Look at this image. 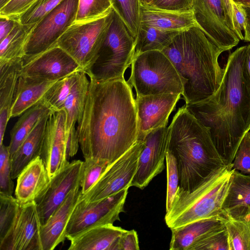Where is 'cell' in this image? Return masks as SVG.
<instances>
[{
  "label": "cell",
  "mask_w": 250,
  "mask_h": 250,
  "mask_svg": "<svg viewBox=\"0 0 250 250\" xmlns=\"http://www.w3.org/2000/svg\"><path fill=\"white\" fill-rule=\"evenodd\" d=\"M248 45L229 56L218 89L202 101L185 104L187 109L209 129L218 151L231 164L245 135L250 131V85L243 74Z\"/></svg>",
  "instance_id": "7a4b0ae2"
},
{
  "label": "cell",
  "mask_w": 250,
  "mask_h": 250,
  "mask_svg": "<svg viewBox=\"0 0 250 250\" xmlns=\"http://www.w3.org/2000/svg\"><path fill=\"white\" fill-rule=\"evenodd\" d=\"M78 124L84 159L112 164L128 151L138 140V124L132 88L125 78L102 82L90 79Z\"/></svg>",
  "instance_id": "6da1fadb"
},
{
  "label": "cell",
  "mask_w": 250,
  "mask_h": 250,
  "mask_svg": "<svg viewBox=\"0 0 250 250\" xmlns=\"http://www.w3.org/2000/svg\"><path fill=\"white\" fill-rule=\"evenodd\" d=\"M41 226L35 202L21 204L11 228L0 240V250H42Z\"/></svg>",
  "instance_id": "5bb4252c"
},
{
  "label": "cell",
  "mask_w": 250,
  "mask_h": 250,
  "mask_svg": "<svg viewBox=\"0 0 250 250\" xmlns=\"http://www.w3.org/2000/svg\"><path fill=\"white\" fill-rule=\"evenodd\" d=\"M10 0H0V8L2 7Z\"/></svg>",
  "instance_id": "db71d44e"
},
{
  "label": "cell",
  "mask_w": 250,
  "mask_h": 250,
  "mask_svg": "<svg viewBox=\"0 0 250 250\" xmlns=\"http://www.w3.org/2000/svg\"><path fill=\"white\" fill-rule=\"evenodd\" d=\"M113 9L136 39L140 25L139 0H109Z\"/></svg>",
  "instance_id": "836d02e7"
},
{
  "label": "cell",
  "mask_w": 250,
  "mask_h": 250,
  "mask_svg": "<svg viewBox=\"0 0 250 250\" xmlns=\"http://www.w3.org/2000/svg\"><path fill=\"white\" fill-rule=\"evenodd\" d=\"M232 1L239 3L242 6L250 7V0H232Z\"/></svg>",
  "instance_id": "816d5d0a"
},
{
  "label": "cell",
  "mask_w": 250,
  "mask_h": 250,
  "mask_svg": "<svg viewBox=\"0 0 250 250\" xmlns=\"http://www.w3.org/2000/svg\"><path fill=\"white\" fill-rule=\"evenodd\" d=\"M162 51L179 75L186 104L208 98L220 86L225 69L218 58L225 51L198 26L179 32Z\"/></svg>",
  "instance_id": "3957f363"
},
{
  "label": "cell",
  "mask_w": 250,
  "mask_h": 250,
  "mask_svg": "<svg viewBox=\"0 0 250 250\" xmlns=\"http://www.w3.org/2000/svg\"><path fill=\"white\" fill-rule=\"evenodd\" d=\"M181 95L167 93L136 97L138 140H143L152 130L167 126L168 118Z\"/></svg>",
  "instance_id": "ac0fdd59"
},
{
  "label": "cell",
  "mask_w": 250,
  "mask_h": 250,
  "mask_svg": "<svg viewBox=\"0 0 250 250\" xmlns=\"http://www.w3.org/2000/svg\"><path fill=\"white\" fill-rule=\"evenodd\" d=\"M168 151L175 157L179 187L190 191L217 169L227 165L209 129L186 108H179L168 127Z\"/></svg>",
  "instance_id": "277c9868"
},
{
  "label": "cell",
  "mask_w": 250,
  "mask_h": 250,
  "mask_svg": "<svg viewBox=\"0 0 250 250\" xmlns=\"http://www.w3.org/2000/svg\"><path fill=\"white\" fill-rule=\"evenodd\" d=\"M81 70H83L78 62L63 49L56 45L36 56L24 57L19 75L58 81Z\"/></svg>",
  "instance_id": "4fadbf2b"
},
{
  "label": "cell",
  "mask_w": 250,
  "mask_h": 250,
  "mask_svg": "<svg viewBox=\"0 0 250 250\" xmlns=\"http://www.w3.org/2000/svg\"><path fill=\"white\" fill-rule=\"evenodd\" d=\"M83 162L80 187L81 194L86 193L111 164L101 159L89 158Z\"/></svg>",
  "instance_id": "d590c367"
},
{
  "label": "cell",
  "mask_w": 250,
  "mask_h": 250,
  "mask_svg": "<svg viewBox=\"0 0 250 250\" xmlns=\"http://www.w3.org/2000/svg\"><path fill=\"white\" fill-rule=\"evenodd\" d=\"M34 25H23L18 21L12 31L0 41V66L24 58L25 45Z\"/></svg>",
  "instance_id": "f546056e"
},
{
  "label": "cell",
  "mask_w": 250,
  "mask_h": 250,
  "mask_svg": "<svg viewBox=\"0 0 250 250\" xmlns=\"http://www.w3.org/2000/svg\"><path fill=\"white\" fill-rule=\"evenodd\" d=\"M21 204L12 195L0 193V240L11 228Z\"/></svg>",
  "instance_id": "74e56055"
},
{
  "label": "cell",
  "mask_w": 250,
  "mask_h": 250,
  "mask_svg": "<svg viewBox=\"0 0 250 250\" xmlns=\"http://www.w3.org/2000/svg\"><path fill=\"white\" fill-rule=\"evenodd\" d=\"M112 8L109 0H79L74 23L86 22L104 18Z\"/></svg>",
  "instance_id": "e575fe53"
},
{
  "label": "cell",
  "mask_w": 250,
  "mask_h": 250,
  "mask_svg": "<svg viewBox=\"0 0 250 250\" xmlns=\"http://www.w3.org/2000/svg\"><path fill=\"white\" fill-rule=\"evenodd\" d=\"M222 1L225 8L229 27L240 40H243L244 39L240 36L235 22L232 7V0H222Z\"/></svg>",
  "instance_id": "7dc6e473"
},
{
  "label": "cell",
  "mask_w": 250,
  "mask_h": 250,
  "mask_svg": "<svg viewBox=\"0 0 250 250\" xmlns=\"http://www.w3.org/2000/svg\"><path fill=\"white\" fill-rule=\"evenodd\" d=\"M126 230L109 224L93 227L67 238L68 250H119V241Z\"/></svg>",
  "instance_id": "603a6c76"
},
{
  "label": "cell",
  "mask_w": 250,
  "mask_h": 250,
  "mask_svg": "<svg viewBox=\"0 0 250 250\" xmlns=\"http://www.w3.org/2000/svg\"><path fill=\"white\" fill-rule=\"evenodd\" d=\"M153 0H139L140 5L144 6H149Z\"/></svg>",
  "instance_id": "f5cc1de1"
},
{
  "label": "cell",
  "mask_w": 250,
  "mask_h": 250,
  "mask_svg": "<svg viewBox=\"0 0 250 250\" xmlns=\"http://www.w3.org/2000/svg\"><path fill=\"white\" fill-rule=\"evenodd\" d=\"M79 0H63L32 28L25 47V56L39 55L56 45L74 23Z\"/></svg>",
  "instance_id": "30bf717a"
},
{
  "label": "cell",
  "mask_w": 250,
  "mask_h": 250,
  "mask_svg": "<svg viewBox=\"0 0 250 250\" xmlns=\"http://www.w3.org/2000/svg\"><path fill=\"white\" fill-rule=\"evenodd\" d=\"M63 0H36L17 19L23 25H35Z\"/></svg>",
  "instance_id": "8d00e7d4"
},
{
  "label": "cell",
  "mask_w": 250,
  "mask_h": 250,
  "mask_svg": "<svg viewBox=\"0 0 250 250\" xmlns=\"http://www.w3.org/2000/svg\"><path fill=\"white\" fill-rule=\"evenodd\" d=\"M14 186L8 146L2 145L0 146V193L12 195Z\"/></svg>",
  "instance_id": "ab89813d"
},
{
  "label": "cell",
  "mask_w": 250,
  "mask_h": 250,
  "mask_svg": "<svg viewBox=\"0 0 250 250\" xmlns=\"http://www.w3.org/2000/svg\"><path fill=\"white\" fill-rule=\"evenodd\" d=\"M247 45L248 48L243 66V74L250 85V44Z\"/></svg>",
  "instance_id": "681fc988"
},
{
  "label": "cell",
  "mask_w": 250,
  "mask_h": 250,
  "mask_svg": "<svg viewBox=\"0 0 250 250\" xmlns=\"http://www.w3.org/2000/svg\"><path fill=\"white\" fill-rule=\"evenodd\" d=\"M51 111L49 106L42 101L21 115L10 132V141L8 146L10 156L18 150L39 121Z\"/></svg>",
  "instance_id": "f1b7e54d"
},
{
  "label": "cell",
  "mask_w": 250,
  "mask_h": 250,
  "mask_svg": "<svg viewBox=\"0 0 250 250\" xmlns=\"http://www.w3.org/2000/svg\"><path fill=\"white\" fill-rule=\"evenodd\" d=\"M194 0H153L149 6L161 10L188 12L192 11Z\"/></svg>",
  "instance_id": "ee69618b"
},
{
  "label": "cell",
  "mask_w": 250,
  "mask_h": 250,
  "mask_svg": "<svg viewBox=\"0 0 250 250\" xmlns=\"http://www.w3.org/2000/svg\"><path fill=\"white\" fill-rule=\"evenodd\" d=\"M87 76L84 71L79 72L62 107L65 112L66 154L68 160L76 155L80 146L76 125L81 120L84 108L90 82Z\"/></svg>",
  "instance_id": "d6986e66"
},
{
  "label": "cell",
  "mask_w": 250,
  "mask_h": 250,
  "mask_svg": "<svg viewBox=\"0 0 250 250\" xmlns=\"http://www.w3.org/2000/svg\"><path fill=\"white\" fill-rule=\"evenodd\" d=\"M50 113L43 116L11 157V176L18 177L24 167L42 154L46 125Z\"/></svg>",
  "instance_id": "484cf974"
},
{
  "label": "cell",
  "mask_w": 250,
  "mask_h": 250,
  "mask_svg": "<svg viewBox=\"0 0 250 250\" xmlns=\"http://www.w3.org/2000/svg\"><path fill=\"white\" fill-rule=\"evenodd\" d=\"M125 188L106 198L93 202L80 199L70 216L65 230L67 239L93 227L120 220L128 193Z\"/></svg>",
  "instance_id": "9c48e42d"
},
{
  "label": "cell",
  "mask_w": 250,
  "mask_h": 250,
  "mask_svg": "<svg viewBox=\"0 0 250 250\" xmlns=\"http://www.w3.org/2000/svg\"><path fill=\"white\" fill-rule=\"evenodd\" d=\"M21 60L0 66V146L3 140L20 76Z\"/></svg>",
  "instance_id": "83f0119b"
},
{
  "label": "cell",
  "mask_w": 250,
  "mask_h": 250,
  "mask_svg": "<svg viewBox=\"0 0 250 250\" xmlns=\"http://www.w3.org/2000/svg\"><path fill=\"white\" fill-rule=\"evenodd\" d=\"M232 168L243 174L250 175V131L246 133L239 145Z\"/></svg>",
  "instance_id": "60d3db41"
},
{
  "label": "cell",
  "mask_w": 250,
  "mask_h": 250,
  "mask_svg": "<svg viewBox=\"0 0 250 250\" xmlns=\"http://www.w3.org/2000/svg\"><path fill=\"white\" fill-rule=\"evenodd\" d=\"M139 239L134 229L126 230L122 235L119 241V250H139Z\"/></svg>",
  "instance_id": "f6af8a7d"
},
{
  "label": "cell",
  "mask_w": 250,
  "mask_h": 250,
  "mask_svg": "<svg viewBox=\"0 0 250 250\" xmlns=\"http://www.w3.org/2000/svg\"><path fill=\"white\" fill-rule=\"evenodd\" d=\"M81 195L80 185L74 188L62 204L41 228L42 250H53L65 239V230L73 210Z\"/></svg>",
  "instance_id": "ffe728a7"
},
{
  "label": "cell",
  "mask_w": 250,
  "mask_h": 250,
  "mask_svg": "<svg viewBox=\"0 0 250 250\" xmlns=\"http://www.w3.org/2000/svg\"><path fill=\"white\" fill-rule=\"evenodd\" d=\"M250 213V175L234 170L223 205V216L237 218Z\"/></svg>",
  "instance_id": "4316f807"
},
{
  "label": "cell",
  "mask_w": 250,
  "mask_h": 250,
  "mask_svg": "<svg viewBox=\"0 0 250 250\" xmlns=\"http://www.w3.org/2000/svg\"></svg>",
  "instance_id": "11a10c76"
},
{
  "label": "cell",
  "mask_w": 250,
  "mask_h": 250,
  "mask_svg": "<svg viewBox=\"0 0 250 250\" xmlns=\"http://www.w3.org/2000/svg\"><path fill=\"white\" fill-rule=\"evenodd\" d=\"M83 161L69 162L53 176L45 190L35 200L42 225L48 221L70 193L80 185Z\"/></svg>",
  "instance_id": "9a60e30c"
},
{
  "label": "cell",
  "mask_w": 250,
  "mask_h": 250,
  "mask_svg": "<svg viewBox=\"0 0 250 250\" xmlns=\"http://www.w3.org/2000/svg\"><path fill=\"white\" fill-rule=\"evenodd\" d=\"M225 229L223 216L194 221L171 229L170 250H191L197 243L209 235Z\"/></svg>",
  "instance_id": "44dd1931"
},
{
  "label": "cell",
  "mask_w": 250,
  "mask_h": 250,
  "mask_svg": "<svg viewBox=\"0 0 250 250\" xmlns=\"http://www.w3.org/2000/svg\"><path fill=\"white\" fill-rule=\"evenodd\" d=\"M139 156L136 172L131 183L141 189L165 168L168 151V127L158 128L147 133Z\"/></svg>",
  "instance_id": "2e32d148"
},
{
  "label": "cell",
  "mask_w": 250,
  "mask_h": 250,
  "mask_svg": "<svg viewBox=\"0 0 250 250\" xmlns=\"http://www.w3.org/2000/svg\"><path fill=\"white\" fill-rule=\"evenodd\" d=\"M79 71L74 72L58 80L46 93L43 102L49 106L51 111L62 109L64 103L77 80Z\"/></svg>",
  "instance_id": "d6a6232c"
},
{
  "label": "cell",
  "mask_w": 250,
  "mask_h": 250,
  "mask_svg": "<svg viewBox=\"0 0 250 250\" xmlns=\"http://www.w3.org/2000/svg\"><path fill=\"white\" fill-rule=\"evenodd\" d=\"M246 14V26L244 30V40L250 42V7L243 6Z\"/></svg>",
  "instance_id": "f907efd6"
},
{
  "label": "cell",
  "mask_w": 250,
  "mask_h": 250,
  "mask_svg": "<svg viewBox=\"0 0 250 250\" xmlns=\"http://www.w3.org/2000/svg\"><path fill=\"white\" fill-rule=\"evenodd\" d=\"M232 163L212 172L193 190L178 188L165 221L171 229L200 220L222 216L223 205L232 179Z\"/></svg>",
  "instance_id": "5b68a950"
},
{
  "label": "cell",
  "mask_w": 250,
  "mask_h": 250,
  "mask_svg": "<svg viewBox=\"0 0 250 250\" xmlns=\"http://www.w3.org/2000/svg\"><path fill=\"white\" fill-rule=\"evenodd\" d=\"M18 21V19L15 18L0 17V42L12 31Z\"/></svg>",
  "instance_id": "c3c4849f"
},
{
  "label": "cell",
  "mask_w": 250,
  "mask_h": 250,
  "mask_svg": "<svg viewBox=\"0 0 250 250\" xmlns=\"http://www.w3.org/2000/svg\"><path fill=\"white\" fill-rule=\"evenodd\" d=\"M140 18V22L167 31L180 32L198 26L192 11L176 12L141 5Z\"/></svg>",
  "instance_id": "d4e9b609"
},
{
  "label": "cell",
  "mask_w": 250,
  "mask_h": 250,
  "mask_svg": "<svg viewBox=\"0 0 250 250\" xmlns=\"http://www.w3.org/2000/svg\"><path fill=\"white\" fill-rule=\"evenodd\" d=\"M50 180L42 159L41 156L37 157L18 176L16 198L21 205L35 201L47 188Z\"/></svg>",
  "instance_id": "7402d4cb"
},
{
  "label": "cell",
  "mask_w": 250,
  "mask_h": 250,
  "mask_svg": "<svg viewBox=\"0 0 250 250\" xmlns=\"http://www.w3.org/2000/svg\"><path fill=\"white\" fill-rule=\"evenodd\" d=\"M192 12L198 27L225 51L238 44L240 40L228 25L222 0H194Z\"/></svg>",
  "instance_id": "7c38bea8"
},
{
  "label": "cell",
  "mask_w": 250,
  "mask_h": 250,
  "mask_svg": "<svg viewBox=\"0 0 250 250\" xmlns=\"http://www.w3.org/2000/svg\"><path fill=\"white\" fill-rule=\"evenodd\" d=\"M135 42L129 30L112 8L96 59L85 73L90 79L100 82L124 77L134 57Z\"/></svg>",
  "instance_id": "8992f818"
},
{
  "label": "cell",
  "mask_w": 250,
  "mask_h": 250,
  "mask_svg": "<svg viewBox=\"0 0 250 250\" xmlns=\"http://www.w3.org/2000/svg\"><path fill=\"white\" fill-rule=\"evenodd\" d=\"M128 83L136 96L161 94H182L183 84L178 73L162 51L152 50L134 56Z\"/></svg>",
  "instance_id": "52a82bcc"
},
{
  "label": "cell",
  "mask_w": 250,
  "mask_h": 250,
  "mask_svg": "<svg viewBox=\"0 0 250 250\" xmlns=\"http://www.w3.org/2000/svg\"><path fill=\"white\" fill-rule=\"evenodd\" d=\"M167 188L166 211L170 209L179 186V176L177 162L174 155L167 151L166 157Z\"/></svg>",
  "instance_id": "f35d334b"
},
{
  "label": "cell",
  "mask_w": 250,
  "mask_h": 250,
  "mask_svg": "<svg viewBox=\"0 0 250 250\" xmlns=\"http://www.w3.org/2000/svg\"><path fill=\"white\" fill-rule=\"evenodd\" d=\"M144 145L143 140H138L109 166L92 188L86 193L81 194L80 198L86 202L97 201L130 187Z\"/></svg>",
  "instance_id": "8fae6325"
},
{
  "label": "cell",
  "mask_w": 250,
  "mask_h": 250,
  "mask_svg": "<svg viewBox=\"0 0 250 250\" xmlns=\"http://www.w3.org/2000/svg\"><path fill=\"white\" fill-rule=\"evenodd\" d=\"M223 217L229 250H250V213L237 218Z\"/></svg>",
  "instance_id": "1f68e13d"
},
{
  "label": "cell",
  "mask_w": 250,
  "mask_h": 250,
  "mask_svg": "<svg viewBox=\"0 0 250 250\" xmlns=\"http://www.w3.org/2000/svg\"><path fill=\"white\" fill-rule=\"evenodd\" d=\"M191 250H229L226 228L209 235L195 245Z\"/></svg>",
  "instance_id": "b9f144b4"
},
{
  "label": "cell",
  "mask_w": 250,
  "mask_h": 250,
  "mask_svg": "<svg viewBox=\"0 0 250 250\" xmlns=\"http://www.w3.org/2000/svg\"><path fill=\"white\" fill-rule=\"evenodd\" d=\"M179 32L162 30L148 24L140 22L135 39L134 56L149 51H162Z\"/></svg>",
  "instance_id": "4dcf8cb0"
},
{
  "label": "cell",
  "mask_w": 250,
  "mask_h": 250,
  "mask_svg": "<svg viewBox=\"0 0 250 250\" xmlns=\"http://www.w3.org/2000/svg\"><path fill=\"white\" fill-rule=\"evenodd\" d=\"M65 112L51 111L44 137L41 157L51 179L69 164L66 154Z\"/></svg>",
  "instance_id": "e0dca14e"
},
{
  "label": "cell",
  "mask_w": 250,
  "mask_h": 250,
  "mask_svg": "<svg viewBox=\"0 0 250 250\" xmlns=\"http://www.w3.org/2000/svg\"><path fill=\"white\" fill-rule=\"evenodd\" d=\"M111 12L95 21L73 23L57 42L56 45L69 54L84 72L96 59L110 22Z\"/></svg>",
  "instance_id": "ba28073f"
},
{
  "label": "cell",
  "mask_w": 250,
  "mask_h": 250,
  "mask_svg": "<svg viewBox=\"0 0 250 250\" xmlns=\"http://www.w3.org/2000/svg\"><path fill=\"white\" fill-rule=\"evenodd\" d=\"M233 14L238 32L244 39L242 31H244L246 26V14L243 6L232 1Z\"/></svg>",
  "instance_id": "bcb514c9"
},
{
  "label": "cell",
  "mask_w": 250,
  "mask_h": 250,
  "mask_svg": "<svg viewBox=\"0 0 250 250\" xmlns=\"http://www.w3.org/2000/svg\"><path fill=\"white\" fill-rule=\"evenodd\" d=\"M36 0H10L0 8V17L15 18L28 9Z\"/></svg>",
  "instance_id": "7bdbcfd3"
},
{
  "label": "cell",
  "mask_w": 250,
  "mask_h": 250,
  "mask_svg": "<svg viewBox=\"0 0 250 250\" xmlns=\"http://www.w3.org/2000/svg\"><path fill=\"white\" fill-rule=\"evenodd\" d=\"M58 81L20 76L10 113V118L21 115L43 101L47 91Z\"/></svg>",
  "instance_id": "cb8c5ba5"
}]
</instances>
